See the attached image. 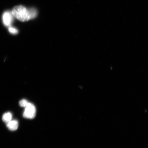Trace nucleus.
<instances>
[{
  "mask_svg": "<svg viewBox=\"0 0 148 148\" xmlns=\"http://www.w3.org/2000/svg\"><path fill=\"white\" fill-rule=\"evenodd\" d=\"M9 32L12 34H16L18 32V29L11 26L8 27Z\"/></svg>",
  "mask_w": 148,
  "mask_h": 148,
  "instance_id": "nucleus-7",
  "label": "nucleus"
},
{
  "mask_svg": "<svg viewBox=\"0 0 148 148\" xmlns=\"http://www.w3.org/2000/svg\"><path fill=\"white\" fill-rule=\"evenodd\" d=\"M12 114L10 112H7L3 114L2 119L3 121L7 123L12 120Z\"/></svg>",
  "mask_w": 148,
  "mask_h": 148,
  "instance_id": "nucleus-5",
  "label": "nucleus"
},
{
  "mask_svg": "<svg viewBox=\"0 0 148 148\" xmlns=\"http://www.w3.org/2000/svg\"><path fill=\"white\" fill-rule=\"evenodd\" d=\"M11 12L14 17L20 21L25 22L31 19L28 9L23 5L15 7Z\"/></svg>",
  "mask_w": 148,
  "mask_h": 148,
  "instance_id": "nucleus-1",
  "label": "nucleus"
},
{
  "mask_svg": "<svg viewBox=\"0 0 148 148\" xmlns=\"http://www.w3.org/2000/svg\"><path fill=\"white\" fill-rule=\"evenodd\" d=\"M36 107L32 103H29L25 107V110L23 114L24 117L27 119H33L36 115Z\"/></svg>",
  "mask_w": 148,
  "mask_h": 148,
  "instance_id": "nucleus-2",
  "label": "nucleus"
},
{
  "mask_svg": "<svg viewBox=\"0 0 148 148\" xmlns=\"http://www.w3.org/2000/svg\"><path fill=\"white\" fill-rule=\"evenodd\" d=\"M28 10L31 19L36 17L37 15V12L36 9L34 8H31Z\"/></svg>",
  "mask_w": 148,
  "mask_h": 148,
  "instance_id": "nucleus-6",
  "label": "nucleus"
},
{
  "mask_svg": "<svg viewBox=\"0 0 148 148\" xmlns=\"http://www.w3.org/2000/svg\"><path fill=\"white\" fill-rule=\"evenodd\" d=\"M18 122L16 120H11L7 123V127L11 131L16 130L18 128Z\"/></svg>",
  "mask_w": 148,
  "mask_h": 148,
  "instance_id": "nucleus-4",
  "label": "nucleus"
},
{
  "mask_svg": "<svg viewBox=\"0 0 148 148\" xmlns=\"http://www.w3.org/2000/svg\"><path fill=\"white\" fill-rule=\"evenodd\" d=\"M29 103L27 100L23 99L19 101V105L20 106L25 107Z\"/></svg>",
  "mask_w": 148,
  "mask_h": 148,
  "instance_id": "nucleus-8",
  "label": "nucleus"
},
{
  "mask_svg": "<svg viewBox=\"0 0 148 148\" xmlns=\"http://www.w3.org/2000/svg\"><path fill=\"white\" fill-rule=\"evenodd\" d=\"M14 16L12 12H5L3 16V21L4 25L7 27L11 26L14 20Z\"/></svg>",
  "mask_w": 148,
  "mask_h": 148,
  "instance_id": "nucleus-3",
  "label": "nucleus"
}]
</instances>
